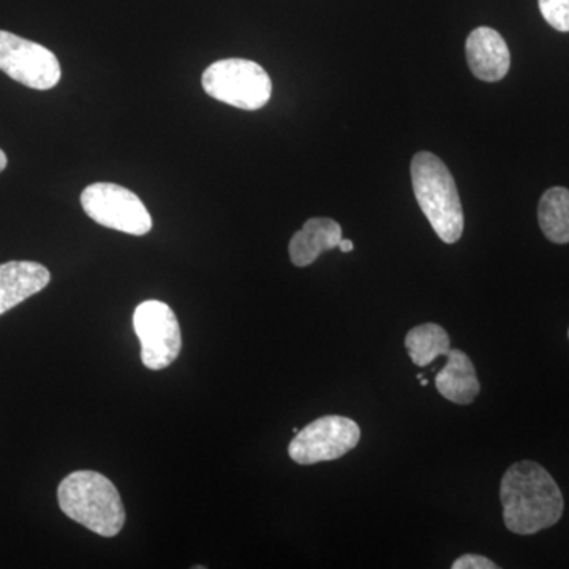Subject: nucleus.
<instances>
[{
  "mask_svg": "<svg viewBox=\"0 0 569 569\" xmlns=\"http://www.w3.org/2000/svg\"><path fill=\"white\" fill-rule=\"evenodd\" d=\"M339 249L342 250L343 253H348L355 249V244L350 239H342V241H340Z\"/></svg>",
  "mask_w": 569,
  "mask_h": 569,
  "instance_id": "nucleus-17",
  "label": "nucleus"
},
{
  "mask_svg": "<svg viewBox=\"0 0 569 569\" xmlns=\"http://www.w3.org/2000/svg\"><path fill=\"white\" fill-rule=\"evenodd\" d=\"M134 332L141 343L142 365L167 369L181 353L182 336L173 310L162 301H144L133 316Z\"/></svg>",
  "mask_w": 569,
  "mask_h": 569,
  "instance_id": "nucleus-6",
  "label": "nucleus"
},
{
  "mask_svg": "<svg viewBox=\"0 0 569 569\" xmlns=\"http://www.w3.org/2000/svg\"><path fill=\"white\" fill-rule=\"evenodd\" d=\"M421 385L422 387H427V380L425 377L421 378Z\"/></svg>",
  "mask_w": 569,
  "mask_h": 569,
  "instance_id": "nucleus-19",
  "label": "nucleus"
},
{
  "mask_svg": "<svg viewBox=\"0 0 569 569\" xmlns=\"http://www.w3.org/2000/svg\"><path fill=\"white\" fill-rule=\"evenodd\" d=\"M50 280V271L36 261H9L0 264V316L31 296L40 293Z\"/></svg>",
  "mask_w": 569,
  "mask_h": 569,
  "instance_id": "nucleus-10",
  "label": "nucleus"
},
{
  "mask_svg": "<svg viewBox=\"0 0 569 569\" xmlns=\"http://www.w3.org/2000/svg\"><path fill=\"white\" fill-rule=\"evenodd\" d=\"M203 88L212 99L239 110H261L271 99L272 82L263 67L246 59L213 62L203 73Z\"/></svg>",
  "mask_w": 569,
  "mask_h": 569,
  "instance_id": "nucleus-4",
  "label": "nucleus"
},
{
  "mask_svg": "<svg viewBox=\"0 0 569 569\" xmlns=\"http://www.w3.org/2000/svg\"><path fill=\"white\" fill-rule=\"evenodd\" d=\"M0 70L37 91L54 88L62 74L61 63L50 50L6 31H0Z\"/></svg>",
  "mask_w": 569,
  "mask_h": 569,
  "instance_id": "nucleus-8",
  "label": "nucleus"
},
{
  "mask_svg": "<svg viewBox=\"0 0 569 569\" xmlns=\"http://www.w3.org/2000/svg\"><path fill=\"white\" fill-rule=\"evenodd\" d=\"M447 358V366L437 373L438 392L449 402L468 406L481 391L473 362L460 350H449Z\"/></svg>",
  "mask_w": 569,
  "mask_h": 569,
  "instance_id": "nucleus-12",
  "label": "nucleus"
},
{
  "mask_svg": "<svg viewBox=\"0 0 569 569\" xmlns=\"http://www.w3.org/2000/svg\"><path fill=\"white\" fill-rule=\"evenodd\" d=\"M568 337H569V331H568Z\"/></svg>",
  "mask_w": 569,
  "mask_h": 569,
  "instance_id": "nucleus-20",
  "label": "nucleus"
},
{
  "mask_svg": "<svg viewBox=\"0 0 569 569\" xmlns=\"http://www.w3.org/2000/svg\"><path fill=\"white\" fill-rule=\"evenodd\" d=\"M545 20L560 32H569V0H538Z\"/></svg>",
  "mask_w": 569,
  "mask_h": 569,
  "instance_id": "nucleus-15",
  "label": "nucleus"
},
{
  "mask_svg": "<svg viewBox=\"0 0 569 569\" xmlns=\"http://www.w3.org/2000/svg\"><path fill=\"white\" fill-rule=\"evenodd\" d=\"M7 162H9V160H7L6 152H3L2 149H0V173H2L3 170H6Z\"/></svg>",
  "mask_w": 569,
  "mask_h": 569,
  "instance_id": "nucleus-18",
  "label": "nucleus"
},
{
  "mask_svg": "<svg viewBox=\"0 0 569 569\" xmlns=\"http://www.w3.org/2000/svg\"><path fill=\"white\" fill-rule=\"evenodd\" d=\"M342 241V227L332 219L317 217L307 220L302 230L291 238L290 252L291 263L298 268H306L316 263L321 253L336 249Z\"/></svg>",
  "mask_w": 569,
  "mask_h": 569,
  "instance_id": "nucleus-11",
  "label": "nucleus"
},
{
  "mask_svg": "<svg viewBox=\"0 0 569 569\" xmlns=\"http://www.w3.org/2000/svg\"><path fill=\"white\" fill-rule=\"evenodd\" d=\"M452 569H498V565L477 553H466L452 563Z\"/></svg>",
  "mask_w": 569,
  "mask_h": 569,
  "instance_id": "nucleus-16",
  "label": "nucleus"
},
{
  "mask_svg": "<svg viewBox=\"0 0 569 569\" xmlns=\"http://www.w3.org/2000/svg\"><path fill=\"white\" fill-rule=\"evenodd\" d=\"M542 233L553 244H569V190L552 187L542 194L538 206Z\"/></svg>",
  "mask_w": 569,
  "mask_h": 569,
  "instance_id": "nucleus-13",
  "label": "nucleus"
},
{
  "mask_svg": "<svg viewBox=\"0 0 569 569\" xmlns=\"http://www.w3.org/2000/svg\"><path fill=\"white\" fill-rule=\"evenodd\" d=\"M411 182L419 208L438 238L456 244L463 233V209L447 164L432 152H419L411 162Z\"/></svg>",
  "mask_w": 569,
  "mask_h": 569,
  "instance_id": "nucleus-3",
  "label": "nucleus"
},
{
  "mask_svg": "<svg viewBox=\"0 0 569 569\" xmlns=\"http://www.w3.org/2000/svg\"><path fill=\"white\" fill-rule=\"evenodd\" d=\"M361 430L353 419L329 415L299 430L288 447V455L299 466L329 462L356 448Z\"/></svg>",
  "mask_w": 569,
  "mask_h": 569,
  "instance_id": "nucleus-7",
  "label": "nucleus"
},
{
  "mask_svg": "<svg viewBox=\"0 0 569 569\" xmlns=\"http://www.w3.org/2000/svg\"><path fill=\"white\" fill-rule=\"evenodd\" d=\"M58 501L63 515L103 538H112L126 523L121 493L97 471H74L62 479Z\"/></svg>",
  "mask_w": 569,
  "mask_h": 569,
  "instance_id": "nucleus-2",
  "label": "nucleus"
},
{
  "mask_svg": "<svg viewBox=\"0 0 569 569\" xmlns=\"http://www.w3.org/2000/svg\"><path fill=\"white\" fill-rule=\"evenodd\" d=\"M500 498L505 526L522 537L550 529L563 515V496L556 479L531 460L508 468L501 479Z\"/></svg>",
  "mask_w": 569,
  "mask_h": 569,
  "instance_id": "nucleus-1",
  "label": "nucleus"
},
{
  "mask_svg": "<svg viewBox=\"0 0 569 569\" xmlns=\"http://www.w3.org/2000/svg\"><path fill=\"white\" fill-rule=\"evenodd\" d=\"M406 347L411 361L419 367H425L436 361L438 356H447L451 348V340L441 326L426 323L408 332Z\"/></svg>",
  "mask_w": 569,
  "mask_h": 569,
  "instance_id": "nucleus-14",
  "label": "nucleus"
},
{
  "mask_svg": "<svg viewBox=\"0 0 569 569\" xmlns=\"http://www.w3.org/2000/svg\"><path fill=\"white\" fill-rule=\"evenodd\" d=\"M467 62L475 77L486 82H497L507 77L511 67L507 41L490 28H478L468 36Z\"/></svg>",
  "mask_w": 569,
  "mask_h": 569,
  "instance_id": "nucleus-9",
  "label": "nucleus"
},
{
  "mask_svg": "<svg viewBox=\"0 0 569 569\" xmlns=\"http://www.w3.org/2000/svg\"><path fill=\"white\" fill-rule=\"evenodd\" d=\"M81 206L93 222L132 236L152 230L151 213L144 203L118 183H92L81 193Z\"/></svg>",
  "mask_w": 569,
  "mask_h": 569,
  "instance_id": "nucleus-5",
  "label": "nucleus"
}]
</instances>
